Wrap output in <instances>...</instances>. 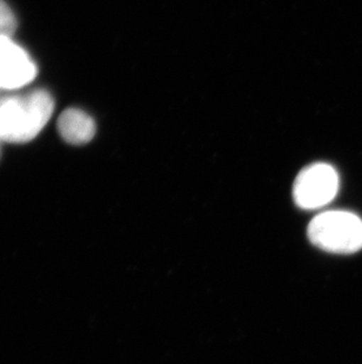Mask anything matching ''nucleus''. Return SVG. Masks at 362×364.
Returning <instances> with one entry per match:
<instances>
[{
  "mask_svg": "<svg viewBox=\"0 0 362 364\" xmlns=\"http://www.w3.org/2000/svg\"></svg>",
  "mask_w": 362,
  "mask_h": 364,
  "instance_id": "7",
  "label": "nucleus"
},
{
  "mask_svg": "<svg viewBox=\"0 0 362 364\" xmlns=\"http://www.w3.org/2000/svg\"><path fill=\"white\" fill-rule=\"evenodd\" d=\"M53 110L55 100L43 89L0 98V141L14 144L33 141Z\"/></svg>",
  "mask_w": 362,
  "mask_h": 364,
  "instance_id": "1",
  "label": "nucleus"
},
{
  "mask_svg": "<svg viewBox=\"0 0 362 364\" xmlns=\"http://www.w3.org/2000/svg\"><path fill=\"white\" fill-rule=\"evenodd\" d=\"M17 30V19L11 7L0 0V37H12Z\"/></svg>",
  "mask_w": 362,
  "mask_h": 364,
  "instance_id": "6",
  "label": "nucleus"
},
{
  "mask_svg": "<svg viewBox=\"0 0 362 364\" xmlns=\"http://www.w3.org/2000/svg\"><path fill=\"white\" fill-rule=\"evenodd\" d=\"M339 190V176L326 163H315L302 168L293 186L294 202L301 209L314 210L334 200Z\"/></svg>",
  "mask_w": 362,
  "mask_h": 364,
  "instance_id": "3",
  "label": "nucleus"
},
{
  "mask_svg": "<svg viewBox=\"0 0 362 364\" xmlns=\"http://www.w3.org/2000/svg\"><path fill=\"white\" fill-rule=\"evenodd\" d=\"M93 118L79 109H66L58 119L59 134L72 145L87 144L96 134Z\"/></svg>",
  "mask_w": 362,
  "mask_h": 364,
  "instance_id": "5",
  "label": "nucleus"
},
{
  "mask_svg": "<svg viewBox=\"0 0 362 364\" xmlns=\"http://www.w3.org/2000/svg\"><path fill=\"white\" fill-rule=\"evenodd\" d=\"M307 235L322 250L352 254L362 247V220L349 211H326L311 220Z\"/></svg>",
  "mask_w": 362,
  "mask_h": 364,
  "instance_id": "2",
  "label": "nucleus"
},
{
  "mask_svg": "<svg viewBox=\"0 0 362 364\" xmlns=\"http://www.w3.org/2000/svg\"><path fill=\"white\" fill-rule=\"evenodd\" d=\"M37 66L11 37H0V89L18 90L37 77Z\"/></svg>",
  "mask_w": 362,
  "mask_h": 364,
  "instance_id": "4",
  "label": "nucleus"
}]
</instances>
